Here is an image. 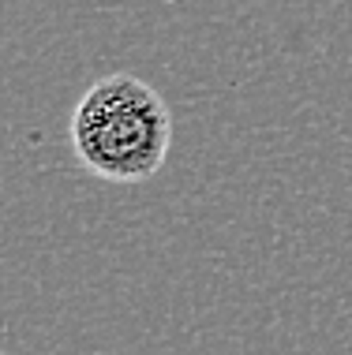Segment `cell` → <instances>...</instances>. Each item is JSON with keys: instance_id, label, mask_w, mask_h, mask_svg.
I'll return each instance as SVG.
<instances>
[{"instance_id": "cell-1", "label": "cell", "mask_w": 352, "mask_h": 355, "mask_svg": "<svg viewBox=\"0 0 352 355\" xmlns=\"http://www.w3.org/2000/svg\"><path fill=\"white\" fill-rule=\"evenodd\" d=\"M173 146V112L150 83L106 75L72 112V150L79 165L109 184L158 176Z\"/></svg>"}]
</instances>
